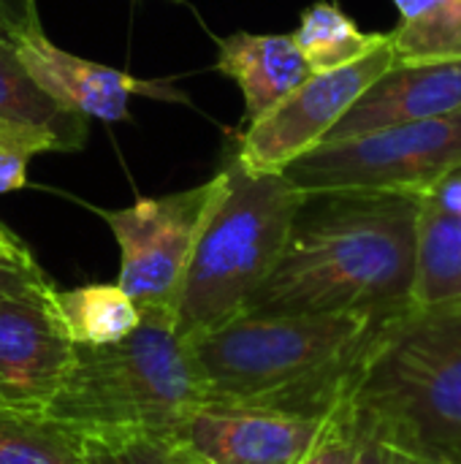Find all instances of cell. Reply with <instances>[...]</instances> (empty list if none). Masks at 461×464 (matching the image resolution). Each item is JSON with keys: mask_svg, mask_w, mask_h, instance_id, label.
<instances>
[{"mask_svg": "<svg viewBox=\"0 0 461 464\" xmlns=\"http://www.w3.org/2000/svg\"><path fill=\"white\" fill-rule=\"evenodd\" d=\"M361 421H364V438H361V449H359V457L353 464H399V451L394 446H389L364 416H361Z\"/></svg>", "mask_w": 461, "mask_h": 464, "instance_id": "cell-24", "label": "cell"}, {"mask_svg": "<svg viewBox=\"0 0 461 464\" xmlns=\"http://www.w3.org/2000/svg\"><path fill=\"white\" fill-rule=\"evenodd\" d=\"M326 419L206 400L171 438L209 464H296L321 435Z\"/></svg>", "mask_w": 461, "mask_h": 464, "instance_id": "cell-9", "label": "cell"}, {"mask_svg": "<svg viewBox=\"0 0 461 464\" xmlns=\"http://www.w3.org/2000/svg\"><path fill=\"white\" fill-rule=\"evenodd\" d=\"M0 464H84V435L43 408L0 405Z\"/></svg>", "mask_w": 461, "mask_h": 464, "instance_id": "cell-18", "label": "cell"}, {"mask_svg": "<svg viewBox=\"0 0 461 464\" xmlns=\"http://www.w3.org/2000/svg\"><path fill=\"white\" fill-rule=\"evenodd\" d=\"M399 24L389 33L397 63L461 60V0H394Z\"/></svg>", "mask_w": 461, "mask_h": 464, "instance_id": "cell-16", "label": "cell"}, {"mask_svg": "<svg viewBox=\"0 0 461 464\" xmlns=\"http://www.w3.org/2000/svg\"><path fill=\"white\" fill-rule=\"evenodd\" d=\"M386 321L245 313L193 340L206 400L329 416L351 400Z\"/></svg>", "mask_w": 461, "mask_h": 464, "instance_id": "cell-2", "label": "cell"}, {"mask_svg": "<svg viewBox=\"0 0 461 464\" xmlns=\"http://www.w3.org/2000/svg\"><path fill=\"white\" fill-rule=\"evenodd\" d=\"M76 343L71 340L57 288L49 294L0 299V400L46 408L60 389Z\"/></svg>", "mask_w": 461, "mask_h": 464, "instance_id": "cell-10", "label": "cell"}, {"mask_svg": "<svg viewBox=\"0 0 461 464\" xmlns=\"http://www.w3.org/2000/svg\"><path fill=\"white\" fill-rule=\"evenodd\" d=\"M461 169V109L372 133L326 141L293 160L285 177L304 193L429 196Z\"/></svg>", "mask_w": 461, "mask_h": 464, "instance_id": "cell-6", "label": "cell"}, {"mask_svg": "<svg viewBox=\"0 0 461 464\" xmlns=\"http://www.w3.org/2000/svg\"><path fill=\"white\" fill-rule=\"evenodd\" d=\"M54 291L52 280L43 275L38 261H19L0 253V299L3 296H30Z\"/></svg>", "mask_w": 461, "mask_h": 464, "instance_id": "cell-22", "label": "cell"}, {"mask_svg": "<svg viewBox=\"0 0 461 464\" xmlns=\"http://www.w3.org/2000/svg\"><path fill=\"white\" fill-rule=\"evenodd\" d=\"M141 326L111 345H76L46 413L87 435H171L206 402L196 348L171 313L141 310Z\"/></svg>", "mask_w": 461, "mask_h": 464, "instance_id": "cell-3", "label": "cell"}, {"mask_svg": "<svg viewBox=\"0 0 461 464\" xmlns=\"http://www.w3.org/2000/svg\"><path fill=\"white\" fill-rule=\"evenodd\" d=\"M399 464H435V462H427V459H418V457H408V454H402V451H399Z\"/></svg>", "mask_w": 461, "mask_h": 464, "instance_id": "cell-28", "label": "cell"}, {"mask_svg": "<svg viewBox=\"0 0 461 464\" xmlns=\"http://www.w3.org/2000/svg\"><path fill=\"white\" fill-rule=\"evenodd\" d=\"M461 109V60L391 65L340 120L326 141L421 122ZM323 141V144H326Z\"/></svg>", "mask_w": 461, "mask_h": 464, "instance_id": "cell-13", "label": "cell"}, {"mask_svg": "<svg viewBox=\"0 0 461 464\" xmlns=\"http://www.w3.org/2000/svg\"><path fill=\"white\" fill-rule=\"evenodd\" d=\"M429 198L437 201L446 212L459 215L461 218V174H451L448 179H443V182L429 193Z\"/></svg>", "mask_w": 461, "mask_h": 464, "instance_id": "cell-26", "label": "cell"}, {"mask_svg": "<svg viewBox=\"0 0 461 464\" xmlns=\"http://www.w3.org/2000/svg\"><path fill=\"white\" fill-rule=\"evenodd\" d=\"M421 198L307 193L280 264L247 313L380 315L413 307Z\"/></svg>", "mask_w": 461, "mask_h": 464, "instance_id": "cell-1", "label": "cell"}, {"mask_svg": "<svg viewBox=\"0 0 461 464\" xmlns=\"http://www.w3.org/2000/svg\"><path fill=\"white\" fill-rule=\"evenodd\" d=\"M0 405H5V402H3V400H0Z\"/></svg>", "mask_w": 461, "mask_h": 464, "instance_id": "cell-29", "label": "cell"}, {"mask_svg": "<svg viewBox=\"0 0 461 464\" xmlns=\"http://www.w3.org/2000/svg\"><path fill=\"white\" fill-rule=\"evenodd\" d=\"M217 190L220 171L190 190L101 212L120 245L117 283L141 310L177 313L185 272Z\"/></svg>", "mask_w": 461, "mask_h": 464, "instance_id": "cell-7", "label": "cell"}, {"mask_svg": "<svg viewBox=\"0 0 461 464\" xmlns=\"http://www.w3.org/2000/svg\"><path fill=\"white\" fill-rule=\"evenodd\" d=\"M351 402L397 451L461 464V304L389 318Z\"/></svg>", "mask_w": 461, "mask_h": 464, "instance_id": "cell-4", "label": "cell"}, {"mask_svg": "<svg viewBox=\"0 0 461 464\" xmlns=\"http://www.w3.org/2000/svg\"><path fill=\"white\" fill-rule=\"evenodd\" d=\"M27 155L0 144V196L24 188L27 182Z\"/></svg>", "mask_w": 461, "mask_h": 464, "instance_id": "cell-25", "label": "cell"}, {"mask_svg": "<svg viewBox=\"0 0 461 464\" xmlns=\"http://www.w3.org/2000/svg\"><path fill=\"white\" fill-rule=\"evenodd\" d=\"M461 304V218L421 198L413 307Z\"/></svg>", "mask_w": 461, "mask_h": 464, "instance_id": "cell-15", "label": "cell"}, {"mask_svg": "<svg viewBox=\"0 0 461 464\" xmlns=\"http://www.w3.org/2000/svg\"><path fill=\"white\" fill-rule=\"evenodd\" d=\"M90 117L46 92L27 71L19 46L0 41V144L27 158L41 152H79Z\"/></svg>", "mask_w": 461, "mask_h": 464, "instance_id": "cell-12", "label": "cell"}, {"mask_svg": "<svg viewBox=\"0 0 461 464\" xmlns=\"http://www.w3.org/2000/svg\"><path fill=\"white\" fill-rule=\"evenodd\" d=\"M304 201L285 171H250L234 155L226 160L177 299L182 337L193 343L247 313L280 264Z\"/></svg>", "mask_w": 461, "mask_h": 464, "instance_id": "cell-5", "label": "cell"}, {"mask_svg": "<svg viewBox=\"0 0 461 464\" xmlns=\"http://www.w3.org/2000/svg\"><path fill=\"white\" fill-rule=\"evenodd\" d=\"M65 329L76 345H111L141 326V307L120 288V283H90L57 291Z\"/></svg>", "mask_w": 461, "mask_h": 464, "instance_id": "cell-19", "label": "cell"}, {"mask_svg": "<svg viewBox=\"0 0 461 464\" xmlns=\"http://www.w3.org/2000/svg\"><path fill=\"white\" fill-rule=\"evenodd\" d=\"M0 253L11 256V258H19V261H35V256L30 253V247L11 231L0 223Z\"/></svg>", "mask_w": 461, "mask_h": 464, "instance_id": "cell-27", "label": "cell"}, {"mask_svg": "<svg viewBox=\"0 0 461 464\" xmlns=\"http://www.w3.org/2000/svg\"><path fill=\"white\" fill-rule=\"evenodd\" d=\"M177 3H179V0H177Z\"/></svg>", "mask_w": 461, "mask_h": 464, "instance_id": "cell-31", "label": "cell"}, {"mask_svg": "<svg viewBox=\"0 0 461 464\" xmlns=\"http://www.w3.org/2000/svg\"><path fill=\"white\" fill-rule=\"evenodd\" d=\"M397 65L391 41L337 71L312 73L264 120L245 128L234 158L250 171H285L329 139L356 101Z\"/></svg>", "mask_w": 461, "mask_h": 464, "instance_id": "cell-8", "label": "cell"}, {"mask_svg": "<svg viewBox=\"0 0 461 464\" xmlns=\"http://www.w3.org/2000/svg\"><path fill=\"white\" fill-rule=\"evenodd\" d=\"M84 464H209L171 435H87Z\"/></svg>", "mask_w": 461, "mask_h": 464, "instance_id": "cell-20", "label": "cell"}, {"mask_svg": "<svg viewBox=\"0 0 461 464\" xmlns=\"http://www.w3.org/2000/svg\"><path fill=\"white\" fill-rule=\"evenodd\" d=\"M217 71L231 76L245 95V122L253 125L277 109L312 68L293 35L236 33L217 44Z\"/></svg>", "mask_w": 461, "mask_h": 464, "instance_id": "cell-14", "label": "cell"}, {"mask_svg": "<svg viewBox=\"0 0 461 464\" xmlns=\"http://www.w3.org/2000/svg\"><path fill=\"white\" fill-rule=\"evenodd\" d=\"M35 33H41L35 0H0V41L19 46Z\"/></svg>", "mask_w": 461, "mask_h": 464, "instance_id": "cell-23", "label": "cell"}, {"mask_svg": "<svg viewBox=\"0 0 461 464\" xmlns=\"http://www.w3.org/2000/svg\"><path fill=\"white\" fill-rule=\"evenodd\" d=\"M456 174H461V169H459V171H456Z\"/></svg>", "mask_w": 461, "mask_h": 464, "instance_id": "cell-30", "label": "cell"}, {"mask_svg": "<svg viewBox=\"0 0 461 464\" xmlns=\"http://www.w3.org/2000/svg\"><path fill=\"white\" fill-rule=\"evenodd\" d=\"M19 54L27 65V71L35 76V82L52 92L65 106L98 117L103 122H120L128 120V103L133 95L160 98V101H187L177 87L166 82H147L136 79L125 71L76 57L60 46H54L43 30L24 38L19 44Z\"/></svg>", "mask_w": 461, "mask_h": 464, "instance_id": "cell-11", "label": "cell"}, {"mask_svg": "<svg viewBox=\"0 0 461 464\" xmlns=\"http://www.w3.org/2000/svg\"><path fill=\"white\" fill-rule=\"evenodd\" d=\"M361 438H364L361 413L351 400H345L329 413L321 435L296 464H353L361 449Z\"/></svg>", "mask_w": 461, "mask_h": 464, "instance_id": "cell-21", "label": "cell"}, {"mask_svg": "<svg viewBox=\"0 0 461 464\" xmlns=\"http://www.w3.org/2000/svg\"><path fill=\"white\" fill-rule=\"evenodd\" d=\"M291 35L312 73L345 68L389 44V33H364L356 19L331 0H321L304 8L299 27Z\"/></svg>", "mask_w": 461, "mask_h": 464, "instance_id": "cell-17", "label": "cell"}]
</instances>
